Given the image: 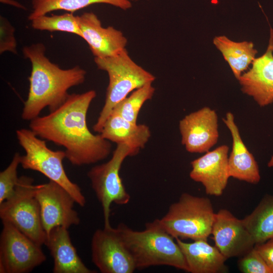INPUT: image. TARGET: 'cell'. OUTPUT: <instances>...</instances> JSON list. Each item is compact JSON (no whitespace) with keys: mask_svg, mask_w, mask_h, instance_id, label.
<instances>
[{"mask_svg":"<svg viewBox=\"0 0 273 273\" xmlns=\"http://www.w3.org/2000/svg\"><path fill=\"white\" fill-rule=\"evenodd\" d=\"M215 215L209 198L185 193L159 221L175 239L207 240L211 235Z\"/></svg>","mask_w":273,"mask_h":273,"instance_id":"5","label":"cell"},{"mask_svg":"<svg viewBox=\"0 0 273 273\" xmlns=\"http://www.w3.org/2000/svg\"><path fill=\"white\" fill-rule=\"evenodd\" d=\"M238 265L243 273H272L254 247L241 256Z\"/></svg>","mask_w":273,"mask_h":273,"instance_id":"27","label":"cell"},{"mask_svg":"<svg viewBox=\"0 0 273 273\" xmlns=\"http://www.w3.org/2000/svg\"><path fill=\"white\" fill-rule=\"evenodd\" d=\"M16 134L25 152V155L21 156L22 167L38 171L58 184L70 193L76 203L84 207L86 199L81 189L69 178L64 168L65 151L52 150L48 147L46 141L37 136L30 128L18 129Z\"/></svg>","mask_w":273,"mask_h":273,"instance_id":"6","label":"cell"},{"mask_svg":"<svg viewBox=\"0 0 273 273\" xmlns=\"http://www.w3.org/2000/svg\"><path fill=\"white\" fill-rule=\"evenodd\" d=\"M117 228L136 269L166 265L188 272L179 246L162 228L159 219L146 223L143 231L134 230L123 223Z\"/></svg>","mask_w":273,"mask_h":273,"instance_id":"3","label":"cell"},{"mask_svg":"<svg viewBox=\"0 0 273 273\" xmlns=\"http://www.w3.org/2000/svg\"><path fill=\"white\" fill-rule=\"evenodd\" d=\"M267 166L269 167H273V156L271 157L270 160L268 162Z\"/></svg>","mask_w":273,"mask_h":273,"instance_id":"30","label":"cell"},{"mask_svg":"<svg viewBox=\"0 0 273 273\" xmlns=\"http://www.w3.org/2000/svg\"><path fill=\"white\" fill-rule=\"evenodd\" d=\"M93 263L102 273H132L134 261L116 228L97 229L91 241Z\"/></svg>","mask_w":273,"mask_h":273,"instance_id":"10","label":"cell"},{"mask_svg":"<svg viewBox=\"0 0 273 273\" xmlns=\"http://www.w3.org/2000/svg\"><path fill=\"white\" fill-rule=\"evenodd\" d=\"M100 133L108 141L127 145L138 153L145 148L151 135L148 125L132 123L114 112L107 118Z\"/></svg>","mask_w":273,"mask_h":273,"instance_id":"20","label":"cell"},{"mask_svg":"<svg viewBox=\"0 0 273 273\" xmlns=\"http://www.w3.org/2000/svg\"><path fill=\"white\" fill-rule=\"evenodd\" d=\"M31 21L32 27L35 30L65 32L81 37L78 16H75L73 13L51 16L43 15L34 18Z\"/></svg>","mask_w":273,"mask_h":273,"instance_id":"25","label":"cell"},{"mask_svg":"<svg viewBox=\"0 0 273 273\" xmlns=\"http://www.w3.org/2000/svg\"><path fill=\"white\" fill-rule=\"evenodd\" d=\"M35 195L39 203L41 218L47 235L55 227L67 228L80 223L74 209L75 200L63 187L52 180L35 185Z\"/></svg>","mask_w":273,"mask_h":273,"instance_id":"11","label":"cell"},{"mask_svg":"<svg viewBox=\"0 0 273 273\" xmlns=\"http://www.w3.org/2000/svg\"><path fill=\"white\" fill-rule=\"evenodd\" d=\"M181 144L192 153H206L217 142L218 117L205 107L185 116L179 122Z\"/></svg>","mask_w":273,"mask_h":273,"instance_id":"12","label":"cell"},{"mask_svg":"<svg viewBox=\"0 0 273 273\" xmlns=\"http://www.w3.org/2000/svg\"><path fill=\"white\" fill-rule=\"evenodd\" d=\"M0 217L2 221L11 223L37 244L41 246L44 244L47 234L32 178L19 177L13 195L0 204Z\"/></svg>","mask_w":273,"mask_h":273,"instance_id":"7","label":"cell"},{"mask_svg":"<svg viewBox=\"0 0 273 273\" xmlns=\"http://www.w3.org/2000/svg\"><path fill=\"white\" fill-rule=\"evenodd\" d=\"M243 93L253 98L260 107L273 103V29L266 52L255 58L251 68L238 79Z\"/></svg>","mask_w":273,"mask_h":273,"instance_id":"15","label":"cell"},{"mask_svg":"<svg viewBox=\"0 0 273 273\" xmlns=\"http://www.w3.org/2000/svg\"><path fill=\"white\" fill-rule=\"evenodd\" d=\"M15 28L5 17H0V53L9 52L17 54Z\"/></svg>","mask_w":273,"mask_h":273,"instance_id":"28","label":"cell"},{"mask_svg":"<svg viewBox=\"0 0 273 273\" xmlns=\"http://www.w3.org/2000/svg\"><path fill=\"white\" fill-rule=\"evenodd\" d=\"M213 44L221 53L238 80L242 72L252 63L257 53L252 42H236L224 35L215 36Z\"/></svg>","mask_w":273,"mask_h":273,"instance_id":"21","label":"cell"},{"mask_svg":"<svg viewBox=\"0 0 273 273\" xmlns=\"http://www.w3.org/2000/svg\"><path fill=\"white\" fill-rule=\"evenodd\" d=\"M138 153L127 145H117L109 161L92 167L87 173L91 187L102 207L104 226H111V205H125L130 201V196L122 183L120 170L126 158Z\"/></svg>","mask_w":273,"mask_h":273,"instance_id":"8","label":"cell"},{"mask_svg":"<svg viewBox=\"0 0 273 273\" xmlns=\"http://www.w3.org/2000/svg\"><path fill=\"white\" fill-rule=\"evenodd\" d=\"M131 2V1H138V0H130Z\"/></svg>","mask_w":273,"mask_h":273,"instance_id":"31","label":"cell"},{"mask_svg":"<svg viewBox=\"0 0 273 273\" xmlns=\"http://www.w3.org/2000/svg\"><path fill=\"white\" fill-rule=\"evenodd\" d=\"M96 96L94 90L69 94L57 109L30 121L29 128L40 138L63 147L66 158L73 165L105 160L111 152V142L100 133H93L86 121L88 109Z\"/></svg>","mask_w":273,"mask_h":273,"instance_id":"1","label":"cell"},{"mask_svg":"<svg viewBox=\"0 0 273 273\" xmlns=\"http://www.w3.org/2000/svg\"><path fill=\"white\" fill-rule=\"evenodd\" d=\"M254 247L273 273V238L263 243L256 244Z\"/></svg>","mask_w":273,"mask_h":273,"instance_id":"29","label":"cell"},{"mask_svg":"<svg viewBox=\"0 0 273 273\" xmlns=\"http://www.w3.org/2000/svg\"><path fill=\"white\" fill-rule=\"evenodd\" d=\"M94 61L98 68L106 71L109 77L105 103L93 128L94 131L100 133L119 102L130 92L148 83H153L156 78L136 63L126 48L112 57L95 58Z\"/></svg>","mask_w":273,"mask_h":273,"instance_id":"4","label":"cell"},{"mask_svg":"<svg viewBox=\"0 0 273 273\" xmlns=\"http://www.w3.org/2000/svg\"><path fill=\"white\" fill-rule=\"evenodd\" d=\"M155 91L152 83H148L133 90L130 96L119 102L112 112L119 114L132 123H137L139 113L143 105L152 98Z\"/></svg>","mask_w":273,"mask_h":273,"instance_id":"24","label":"cell"},{"mask_svg":"<svg viewBox=\"0 0 273 273\" xmlns=\"http://www.w3.org/2000/svg\"><path fill=\"white\" fill-rule=\"evenodd\" d=\"M211 234L215 246L226 258L242 256L255 246L242 219L222 209L215 213Z\"/></svg>","mask_w":273,"mask_h":273,"instance_id":"13","label":"cell"},{"mask_svg":"<svg viewBox=\"0 0 273 273\" xmlns=\"http://www.w3.org/2000/svg\"><path fill=\"white\" fill-rule=\"evenodd\" d=\"M188 267L192 273H221L228 271L227 259L217 248L210 245L207 240H194L187 243L176 238Z\"/></svg>","mask_w":273,"mask_h":273,"instance_id":"19","label":"cell"},{"mask_svg":"<svg viewBox=\"0 0 273 273\" xmlns=\"http://www.w3.org/2000/svg\"><path fill=\"white\" fill-rule=\"evenodd\" d=\"M53 258L54 273H95L83 262L72 243L68 228L58 226L47 235L44 244Z\"/></svg>","mask_w":273,"mask_h":273,"instance_id":"17","label":"cell"},{"mask_svg":"<svg viewBox=\"0 0 273 273\" xmlns=\"http://www.w3.org/2000/svg\"><path fill=\"white\" fill-rule=\"evenodd\" d=\"M0 236V272L27 273L43 263L41 248L11 223L2 221Z\"/></svg>","mask_w":273,"mask_h":273,"instance_id":"9","label":"cell"},{"mask_svg":"<svg viewBox=\"0 0 273 273\" xmlns=\"http://www.w3.org/2000/svg\"><path fill=\"white\" fill-rule=\"evenodd\" d=\"M21 156L16 152L10 164L0 172V204L10 197L15 191L19 179L17 169L20 165Z\"/></svg>","mask_w":273,"mask_h":273,"instance_id":"26","label":"cell"},{"mask_svg":"<svg viewBox=\"0 0 273 273\" xmlns=\"http://www.w3.org/2000/svg\"><path fill=\"white\" fill-rule=\"evenodd\" d=\"M223 121L230 131L233 139L232 149L228 158L230 177L253 184H257L260 179L258 165L241 139L233 113H226Z\"/></svg>","mask_w":273,"mask_h":273,"instance_id":"18","label":"cell"},{"mask_svg":"<svg viewBox=\"0 0 273 273\" xmlns=\"http://www.w3.org/2000/svg\"><path fill=\"white\" fill-rule=\"evenodd\" d=\"M46 47L41 42L23 48L24 57L31 64L29 88L21 118L31 121L39 116L45 108L50 112L62 105L68 97V90L82 84L86 72L79 66L64 69L52 62L45 55Z\"/></svg>","mask_w":273,"mask_h":273,"instance_id":"2","label":"cell"},{"mask_svg":"<svg viewBox=\"0 0 273 273\" xmlns=\"http://www.w3.org/2000/svg\"><path fill=\"white\" fill-rule=\"evenodd\" d=\"M81 38L88 44L95 58L115 56L124 49L127 39L123 33L113 26L103 27L96 14L85 12L78 16Z\"/></svg>","mask_w":273,"mask_h":273,"instance_id":"16","label":"cell"},{"mask_svg":"<svg viewBox=\"0 0 273 273\" xmlns=\"http://www.w3.org/2000/svg\"><path fill=\"white\" fill-rule=\"evenodd\" d=\"M95 4H106L127 10L132 7L130 0H32V11L28 20L57 10L74 13Z\"/></svg>","mask_w":273,"mask_h":273,"instance_id":"23","label":"cell"},{"mask_svg":"<svg viewBox=\"0 0 273 273\" xmlns=\"http://www.w3.org/2000/svg\"><path fill=\"white\" fill-rule=\"evenodd\" d=\"M256 244L273 238V195H266L243 219Z\"/></svg>","mask_w":273,"mask_h":273,"instance_id":"22","label":"cell"},{"mask_svg":"<svg viewBox=\"0 0 273 273\" xmlns=\"http://www.w3.org/2000/svg\"><path fill=\"white\" fill-rule=\"evenodd\" d=\"M229 148L223 145L208 151L193 160L190 176L201 183L207 194L219 196L222 194L230 177L228 165Z\"/></svg>","mask_w":273,"mask_h":273,"instance_id":"14","label":"cell"}]
</instances>
